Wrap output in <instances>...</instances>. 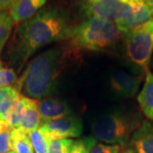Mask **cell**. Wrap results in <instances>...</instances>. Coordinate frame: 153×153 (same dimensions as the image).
<instances>
[{
	"label": "cell",
	"instance_id": "cell-26",
	"mask_svg": "<svg viewBox=\"0 0 153 153\" xmlns=\"http://www.w3.org/2000/svg\"><path fill=\"white\" fill-rule=\"evenodd\" d=\"M146 4H147L149 10L151 12V16H152V20H153V0H146Z\"/></svg>",
	"mask_w": 153,
	"mask_h": 153
},
{
	"label": "cell",
	"instance_id": "cell-22",
	"mask_svg": "<svg viewBox=\"0 0 153 153\" xmlns=\"http://www.w3.org/2000/svg\"><path fill=\"white\" fill-rule=\"evenodd\" d=\"M18 80L17 74L13 68H9L3 65L0 60V88L16 84Z\"/></svg>",
	"mask_w": 153,
	"mask_h": 153
},
{
	"label": "cell",
	"instance_id": "cell-11",
	"mask_svg": "<svg viewBox=\"0 0 153 153\" xmlns=\"http://www.w3.org/2000/svg\"><path fill=\"white\" fill-rule=\"evenodd\" d=\"M136 153H153V122L143 121L128 143Z\"/></svg>",
	"mask_w": 153,
	"mask_h": 153
},
{
	"label": "cell",
	"instance_id": "cell-9",
	"mask_svg": "<svg viewBox=\"0 0 153 153\" xmlns=\"http://www.w3.org/2000/svg\"><path fill=\"white\" fill-rule=\"evenodd\" d=\"M142 79V75L135 76L123 71H115L110 76V86L121 98H132L138 92Z\"/></svg>",
	"mask_w": 153,
	"mask_h": 153
},
{
	"label": "cell",
	"instance_id": "cell-4",
	"mask_svg": "<svg viewBox=\"0 0 153 153\" xmlns=\"http://www.w3.org/2000/svg\"><path fill=\"white\" fill-rule=\"evenodd\" d=\"M141 123V116L137 112L114 111L94 120L92 134L96 140L103 142L126 146Z\"/></svg>",
	"mask_w": 153,
	"mask_h": 153
},
{
	"label": "cell",
	"instance_id": "cell-21",
	"mask_svg": "<svg viewBox=\"0 0 153 153\" xmlns=\"http://www.w3.org/2000/svg\"><path fill=\"white\" fill-rule=\"evenodd\" d=\"M33 147L36 153H49L48 144L39 128L33 130L28 134Z\"/></svg>",
	"mask_w": 153,
	"mask_h": 153
},
{
	"label": "cell",
	"instance_id": "cell-8",
	"mask_svg": "<svg viewBox=\"0 0 153 153\" xmlns=\"http://www.w3.org/2000/svg\"><path fill=\"white\" fill-rule=\"evenodd\" d=\"M151 20V12L146 0H128L125 15L116 24L123 34L140 27Z\"/></svg>",
	"mask_w": 153,
	"mask_h": 153
},
{
	"label": "cell",
	"instance_id": "cell-2",
	"mask_svg": "<svg viewBox=\"0 0 153 153\" xmlns=\"http://www.w3.org/2000/svg\"><path fill=\"white\" fill-rule=\"evenodd\" d=\"M66 59V52L62 48L45 50L31 60L15 88L28 98H48L56 89Z\"/></svg>",
	"mask_w": 153,
	"mask_h": 153
},
{
	"label": "cell",
	"instance_id": "cell-27",
	"mask_svg": "<svg viewBox=\"0 0 153 153\" xmlns=\"http://www.w3.org/2000/svg\"><path fill=\"white\" fill-rule=\"evenodd\" d=\"M120 153H135L134 152V150L132 149V148H127V149H125L124 151H123L122 152Z\"/></svg>",
	"mask_w": 153,
	"mask_h": 153
},
{
	"label": "cell",
	"instance_id": "cell-17",
	"mask_svg": "<svg viewBox=\"0 0 153 153\" xmlns=\"http://www.w3.org/2000/svg\"><path fill=\"white\" fill-rule=\"evenodd\" d=\"M20 94L16 88L12 86L0 88V120L5 119L11 105Z\"/></svg>",
	"mask_w": 153,
	"mask_h": 153
},
{
	"label": "cell",
	"instance_id": "cell-19",
	"mask_svg": "<svg viewBox=\"0 0 153 153\" xmlns=\"http://www.w3.org/2000/svg\"><path fill=\"white\" fill-rule=\"evenodd\" d=\"M97 143V140L94 137H84L82 139L73 140L67 153H90Z\"/></svg>",
	"mask_w": 153,
	"mask_h": 153
},
{
	"label": "cell",
	"instance_id": "cell-24",
	"mask_svg": "<svg viewBox=\"0 0 153 153\" xmlns=\"http://www.w3.org/2000/svg\"><path fill=\"white\" fill-rule=\"evenodd\" d=\"M122 146L117 145L97 144L90 153H120Z\"/></svg>",
	"mask_w": 153,
	"mask_h": 153
},
{
	"label": "cell",
	"instance_id": "cell-1",
	"mask_svg": "<svg viewBox=\"0 0 153 153\" xmlns=\"http://www.w3.org/2000/svg\"><path fill=\"white\" fill-rule=\"evenodd\" d=\"M69 16L56 7H46L17 27L8 49L10 64L22 68L38 50L67 38L71 31Z\"/></svg>",
	"mask_w": 153,
	"mask_h": 153
},
{
	"label": "cell",
	"instance_id": "cell-6",
	"mask_svg": "<svg viewBox=\"0 0 153 153\" xmlns=\"http://www.w3.org/2000/svg\"><path fill=\"white\" fill-rule=\"evenodd\" d=\"M81 6L88 18L117 23L125 15L128 0H82Z\"/></svg>",
	"mask_w": 153,
	"mask_h": 153
},
{
	"label": "cell",
	"instance_id": "cell-12",
	"mask_svg": "<svg viewBox=\"0 0 153 153\" xmlns=\"http://www.w3.org/2000/svg\"><path fill=\"white\" fill-rule=\"evenodd\" d=\"M47 0H19L10 10V14L15 22H24L42 10Z\"/></svg>",
	"mask_w": 153,
	"mask_h": 153
},
{
	"label": "cell",
	"instance_id": "cell-3",
	"mask_svg": "<svg viewBox=\"0 0 153 153\" xmlns=\"http://www.w3.org/2000/svg\"><path fill=\"white\" fill-rule=\"evenodd\" d=\"M121 34L114 22L89 18L72 27L66 39L73 49L103 51L117 44Z\"/></svg>",
	"mask_w": 153,
	"mask_h": 153
},
{
	"label": "cell",
	"instance_id": "cell-25",
	"mask_svg": "<svg viewBox=\"0 0 153 153\" xmlns=\"http://www.w3.org/2000/svg\"><path fill=\"white\" fill-rule=\"evenodd\" d=\"M19 0H0V11L10 10Z\"/></svg>",
	"mask_w": 153,
	"mask_h": 153
},
{
	"label": "cell",
	"instance_id": "cell-5",
	"mask_svg": "<svg viewBox=\"0 0 153 153\" xmlns=\"http://www.w3.org/2000/svg\"><path fill=\"white\" fill-rule=\"evenodd\" d=\"M126 55L133 65L146 73L153 53V20L123 33Z\"/></svg>",
	"mask_w": 153,
	"mask_h": 153
},
{
	"label": "cell",
	"instance_id": "cell-18",
	"mask_svg": "<svg viewBox=\"0 0 153 153\" xmlns=\"http://www.w3.org/2000/svg\"><path fill=\"white\" fill-rule=\"evenodd\" d=\"M14 20L8 11H0V52L11 35Z\"/></svg>",
	"mask_w": 153,
	"mask_h": 153
},
{
	"label": "cell",
	"instance_id": "cell-20",
	"mask_svg": "<svg viewBox=\"0 0 153 153\" xmlns=\"http://www.w3.org/2000/svg\"><path fill=\"white\" fill-rule=\"evenodd\" d=\"M11 128L4 120H0V153H9L12 152L11 144Z\"/></svg>",
	"mask_w": 153,
	"mask_h": 153
},
{
	"label": "cell",
	"instance_id": "cell-10",
	"mask_svg": "<svg viewBox=\"0 0 153 153\" xmlns=\"http://www.w3.org/2000/svg\"><path fill=\"white\" fill-rule=\"evenodd\" d=\"M41 123L71 116L73 111L67 101L58 98H44L38 102Z\"/></svg>",
	"mask_w": 153,
	"mask_h": 153
},
{
	"label": "cell",
	"instance_id": "cell-23",
	"mask_svg": "<svg viewBox=\"0 0 153 153\" xmlns=\"http://www.w3.org/2000/svg\"><path fill=\"white\" fill-rule=\"evenodd\" d=\"M48 144L49 153H67L68 148L72 143V140L60 139V140H46Z\"/></svg>",
	"mask_w": 153,
	"mask_h": 153
},
{
	"label": "cell",
	"instance_id": "cell-7",
	"mask_svg": "<svg viewBox=\"0 0 153 153\" xmlns=\"http://www.w3.org/2000/svg\"><path fill=\"white\" fill-rule=\"evenodd\" d=\"M38 128L45 140H60L79 137L82 134L83 124L80 118L69 116L41 123Z\"/></svg>",
	"mask_w": 153,
	"mask_h": 153
},
{
	"label": "cell",
	"instance_id": "cell-13",
	"mask_svg": "<svg viewBox=\"0 0 153 153\" xmlns=\"http://www.w3.org/2000/svg\"><path fill=\"white\" fill-rule=\"evenodd\" d=\"M25 113L22 122L17 128L29 134L33 130L38 129L41 124V116L38 109V102L37 100L28 98L25 96Z\"/></svg>",
	"mask_w": 153,
	"mask_h": 153
},
{
	"label": "cell",
	"instance_id": "cell-16",
	"mask_svg": "<svg viewBox=\"0 0 153 153\" xmlns=\"http://www.w3.org/2000/svg\"><path fill=\"white\" fill-rule=\"evenodd\" d=\"M25 108H26L25 96L20 94L11 105L10 109L6 115L4 121L11 128H17L23 118V116L25 113Z\"/></svg>",
	"mask_w": 153,
	"mask_h": 153
},
{
	"label": "cell",
	"instance_id": "cell-15",
	"mask_svg": "<svg viewBox=\"0 0 153 153\" xmlns=\"http://www.w3.org/2000/svg\"><path fill=\"white\" fill-rule=\"evenodd\" d=\"M11 144L12 151L15 153H34L28 134L20 128H13L11 132Z\"/></svg>",
	"mask_w": 153,
	"mask_h": 153
},
{
	"label": "cell",
	"instance_id": "cell-14",
	"mask_svg": "<svg viewBox=\"0 0 153 153\" xmlns=\"http://www.w3.org/2000/svg\"><path fill=\"white\" fill-rule=\"evenodd\" d=\"M138 102L144 115L153 122V73L147 72L146 81L140 93L139 94Z\"/></svg>",
	"mask_w": 153,
	"mask_h": 153
}]
</instances>
